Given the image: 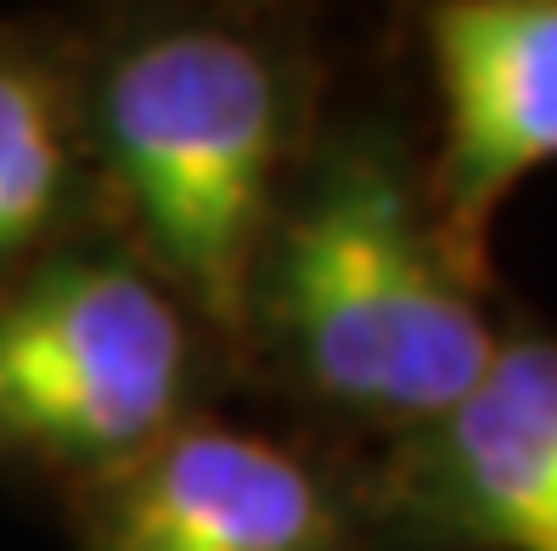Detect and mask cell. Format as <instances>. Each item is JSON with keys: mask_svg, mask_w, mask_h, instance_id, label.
<instances>
[{"mask_svg": "<svg viewBox=\"0 0 557 551\" xmlns=\"http://www.w3.org/2000/svg\"><path fill=\"white\" fill-rule=\"evenodd\" d=\"M191 327L129 259L62 253L0 293V450L102 473L181 423Z\"/></svg>", "mask_w": 557, "mask_h": 551, "instance_id": "cell-3", "label": "cell"}, {"mask_svg": "<svg viewBox=\"0 0 557 551\" xmlns=\"http://www.w3.org/2000/svg\"><path fill=\"white\" fill-rule=\"evenodd\" d=\"M253 315L310 395L400 434L462 405L502 343L484 293L434 237L422 170L372 124L326 147L276 214Z\"/></svg>", "mask_w": 557, "mask_h": 551, "instance_id": "cell-1", "label": "cell"}, {"mask_svg": "<svg viewBox=\"0 0 557 551\" xmlns=\"http://www.w3.org/2000/svg\"><path fill=\"white\" fill-rule=\"evenodd\" d=\"M69 175L74 147L57 85L35 62L0 51V265L51 231L69 198Z\"/></svg>", "mask_w": 557, "mask_h": 551, "instance_id": "cell-7", "label": "cell"}, {"mask_svg": "<svg viewBox=\"0 0 557 551\" xmlns=\"http://www.w3.org/2000/svg\"><path fill=\"white\" fill-rule=\"evenodd\" d=\"M395 512L456 551H557V338H502L473 395L406 434Z\"/></svg>", "mask_w": 557, "mask_h": 551, "instance_id": "cell-6", "label": "cell"}, {"mask_svg": "<svg viewBox=\"0 0 557 551\" xmlns=\"http://www.w3.org/2000/svg\"><path fill=\"white\" fill-rule=\"evenodd\" d=\"M96 124L152 276L243 338L293 141L276 57L220 23L147 28L108 62Z\"/></svg>", "mask_w": 557, "mask_h": 551, "instance_id": "cell-2", "label": "cell"}, {"mask_svg": "<svg viewBox=\"0 0 557 551\" xmlns=\"http://www.w3.org/2000/svg\"><path fill=\"white\" fill-rule=\"evenodd\" d=\"M74 512L85 551H355V517L315 462L203 416L85 473Z\"/></svg>", "mask_w": 557, "mask_h": 551, "instance_id": "cell-5", "label": "cell"}, {"mask_svg": "<svg viewBox=\"0 0 557 551\" xmlns=\"http://www.w3.org/2000/svg\"><path fill=\"white\" fill-rule=\"evenodd\" d=\"M440 141L422 170L434 237L479 293L512 191L557 164V0H445L422 12Z\"/></svg>", "mask_w": 557, "mask_h": 551, "instance_id": "cell-4", "label": "cell"}]
</instances>
